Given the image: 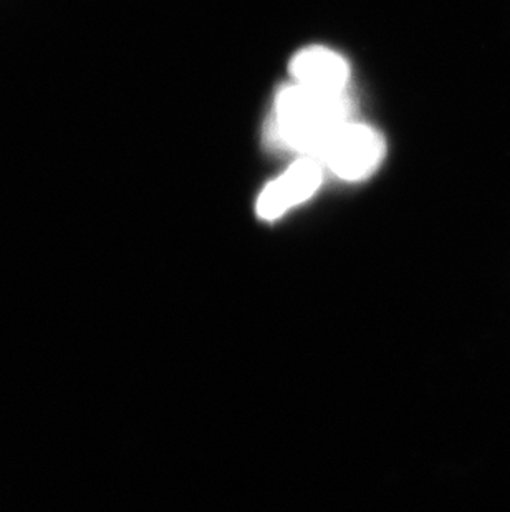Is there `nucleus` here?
I'll return each instance as SVG.
<instances>
[{"label": "nucleus", "mask_w": 510, "mask_h": 512, "mask_svg": "<svg viewBox=\"0 0 510 512\" xmlns=\"http://www.w3.org/2000/svg\"><path fill=\"white\" fill-rule=\"evenodd\" d=\"M290 73L295 83L323 93H347L350 67L342 55L325 49L310 47L295 55L290 62Z\"/></svg>", "instance_id": "4"}, {"label": "nucleus", "mask_w": 510, "mask_h": 512, "mask_svg": "<svg viewBox=\"0 0 510 512\" xmlns=\"http://www.w3.org/2000/svg\"><path fill=\"white\" fill-rule=\"evenodd\" d=\"M385 153V138L380 131L348 120L333 131L317 160L340 179L360 181L375 173Z\"/></svg>", "instance_id": "2"}, {"label": "nucleus", "mask_w": 510, "mask_h": 512, "mask_svg": "<svg viewBox=\"0 0 510 512\" xmlns=\"http://www.w3.org/2000/svg\"><path fill=\"white\" fill-rule=\"evenodd\" d=\"M322 163L313 156H300L289 170L270 181L257 201V214L265 221H275L289 209L305 203L320 188L323 178Z\"/></svg>", "instance_id": "3"}, {"label": "nucleus", "mask_w": 510, "mask_h": 512, "mask_svg": "<svg viewBox=\"0 0 510 512\" xmlns=\"http://www.w3.org/2000/svg\"><path fill=\"white\" fill-rule=\"evenodd\" d=\"M350 112L347 93L317 92L294 83L275 98L274 118L267 131L272 143L317 158L333 131L350 120Z\"/></svg>", "instance_id": "1"}]
</instances>
